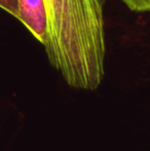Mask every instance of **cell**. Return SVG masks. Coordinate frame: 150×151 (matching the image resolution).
Instances as JSON below:
<instances>
[{"mask_svg":"<svg viewBox=\"0 0 150 151\" xmlns=\"http://www.w3.org/2000/svg\"><path fill=\"white\" fill-rule=\"evenodd\" d=\"M18 20L44 46L47 41L48 31L47 12L44 0H18Z\"/></svg>","mask_w":150,"mask_h":151,"instance_id":"obj_2","label":"cell"},{"mask_svg":"<svg viewBox=\"0 0 150 151\" xmlns=\"http://www.w3.org/2000/svg\"><path fill=\"white\" fill-rule=\"evenodd\" d=\"M106 0H44L50 65L70 86L94 91L105 74Z\"/></svg>","mask_w":150,"mask_h":151,"instance_id":"obj_1","label":"cell"},{"mask_svg":"<svg viewBox=\"0 0 150 151\" xmlns=\"http://www.w3.org/2000/svg\"><path fill=\"white\" fill-rule=\"evenodd\" d=\"M128 8L135 12H150V0H120Z\"/></svg>","mask_w":150,"mask_h":151,"instance_id":"obj_3","label":"cell"},{"mask_svg":"<svg viewBox=\"0 0 150 151\" xmlns=\"http://www.w3.org/2000/svg\"><path fill=\"white\" fill-rule=\"evenodd\" d=\"M0 8L11 14L14 18H19L18 0H0Z\"/></svg>","mask_w":150,"mask_h":151,"instance_id":"obj_4","label":"cell"}]
</instances>
